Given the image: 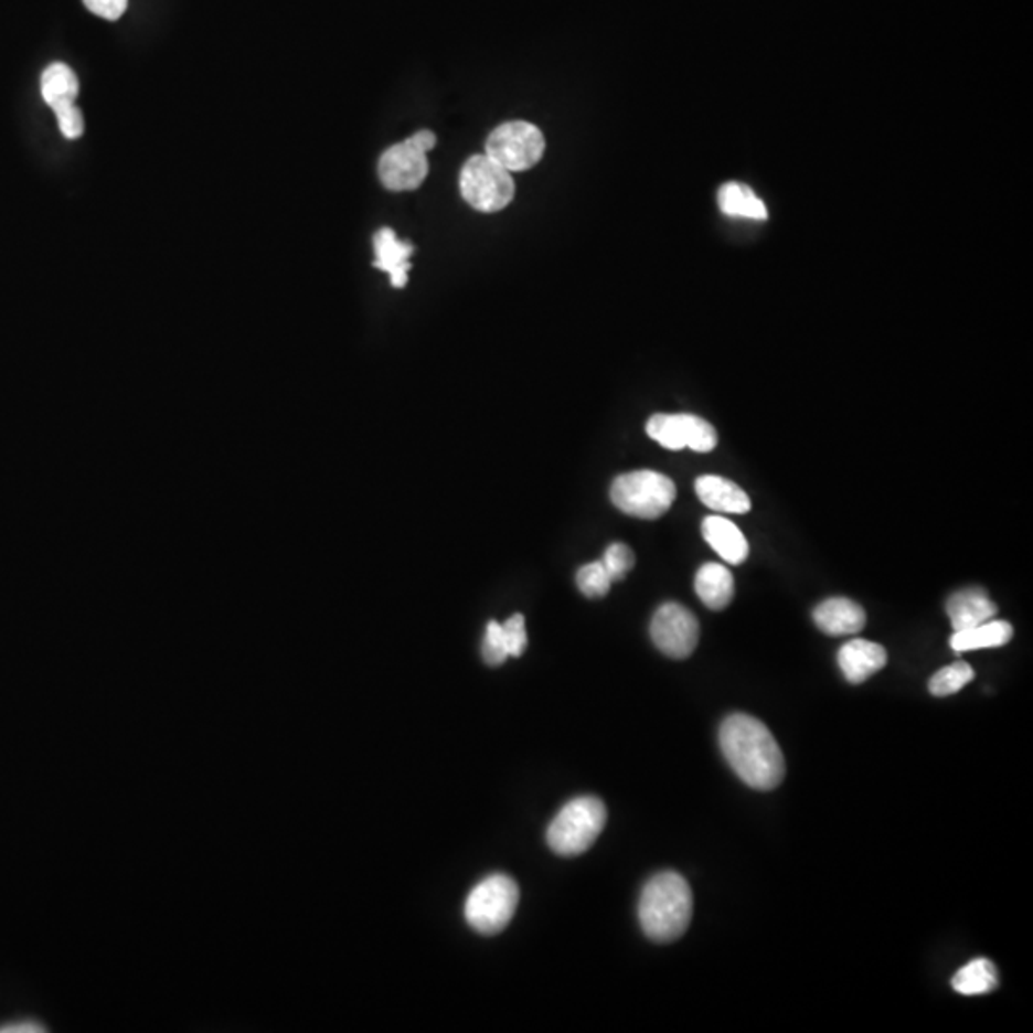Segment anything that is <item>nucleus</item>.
Instances as JSON below:
<instances>
[{"mask_svg":"<svg viewBox=\"0 0 1033 1033\" xmlns=\"http://www.w3.org/2000/svg\"><path fill=\"white\" fill-rule=\"evenodd\" d=\"M720 748L739 775L741 781L756 790H774L785 777L781 746L760 720L748 714H732L720 727Z\"/></svg>","mask_w":1033,"mask_h":1033,"instance_id":"f257e3e1","label":"nucleus"},{"mask_svg":"<svg viewBox=\"0 0 1033 1033\" xmlns=\"http://www.w3.org/2000/svg\"><path fill=\"white\" fill-rule=\"evenodd\" d=\"M639 925L659 944L682 938L693 917V894L680 873L664 871L643 886L639 897Z\"/></svg>","mask_w":1033,"mask_h":1033,"instance_id":"f03ea898","label":"nucleus"},{"mask_svg":"<svg viewBox=\"0 0 1033 1033\" xmlns=\"http://www.w3.org/2000/svg\"><path fill=\"white\" fill-rule=\"evenodd\" d=\"M607 823L605 803L596 797L574 798L547 827V844L555 854L581 855L592 848Z\"/></svg>","mask_w":1033,"mask_h":1033,"instance_id":"7ed1b4c3","label":"nucleus"},{"mask_svg":"<svg viewBox=\"0 0 1033 1033\" xmlns=\"http://www.w3.org/2000/svg\"><path fill=\"white\" fill-rule=\"evenodd\" d=\"M610 500L626 515L659 519L674 503L675 484L659 471H631L615 479Z\"/></svg>","mask_w":1033,"mask_h":1033,"instance_id":"20e7f679","label":"nucleus"},{"mask_svg":"<svg viewBox=\"0 0 1033 1033\" xmlns=\"http://www.w3.org/2000/svg\"><path fill=\"white\" fill-rule=\"evenodd\" d=\"M519 905V886L505 875H492L477 884L467 896L466 920L484 936L502 933Z\"/></svg>","mask_w":1033,"mask_h":1033,"instance_id":"39448f33","label":"nucleus"},{"mask_svg":"<svg viewBox=\"0 0 1033 1033\" xmlns=\"http://www.w3.org/2000/svg\"><path fill=\"white\" fill-rule=\"evenodd\" d=\"M459 188L464 200L482 213H496L510 205L515 194L511 172L488 156H475L461 169Z\"/></svg>","mask_w":1033,"mask_h":1033,"instance_id":"423d86ee","label":"nucleus"},{"mask_svg":"<svg viewBox=\"0 0 1033 1033\" xmlns=\"http://www.w3.org/2000/svg\"><path fill=\"white\" fill-rule=\"evenodd\" d=\"M545 142L534 125L524 121L505 123L488 137L487 156L508 171H526L544 156Z\"/></svg>","mask_w":1033,"mask_h":1033,"instance_id":"0eeeda50","label":"nucleus"},{"mask_svg":"<svg viewBox=\"0 0 1033 1033\" xmlns=\"http://www.w3.org/2000/svg\"><path fill=\"white\" fill-rule=\"evenodd\" d=\"M43 98L56 114L57 125L65 138L75 140L85 132V119L75 106L79 96V79L70 65L52 64L41 77Z\"/></svg>","mask_w":1033,"mask_h":1033,"instance_id":"6e6552de","label":"nucleus"},{"mask_svg":"<svg viewBox=\"0 0 1033 1033\" xmlns=\"http://www.w3.org/2000/svg\"><path fill=\"white\" fill-rule=\"evenodd\" d=\"M647 435L668 450L691 448L712 452L717 445L716 429L706 419L691 414H657L647 422Z\"/></svg>","mask_w":1033,"mask_h":1033,"instance_id":"1a4fd4ad","label":"nucleus"},{"mask_svg":"<svg viewBox=\"0 0 1033 1033\" xmlns=\"http://www.w3.org/2000/svg\"><path fill=\"white\" fill-rule=\"evenodd\" d=\"M699 620L680 603L660 605L651 620V639L670 659H688L699 643Z\"/></svg>","mask_w":1033,"mask_h":1033,"instance_id":"9d476101","label":"nucleus"},{"mask_svg":"<svg viewBox=\"0 0 1033 1033\" xmlns=\"http://www.w3.org/2000/svg\"><path fill=\"white\" fill-rule=\"evenodd\" d=\"M427 172V153L414 148L408 140L388 148L380 159L381 182L393 192L416 190L424 182Z\"/></svg>","mask_w":1033,"mask_h":1033,"instance_id":"9b49d317","label":"nucleus"},{"mask_svg":"<svg viewBox=\"0 0 1033 1033\" xmlns=\"http://www.w3.org/2000/svg\"><path fill=\"white\" fill-rule=\"evenodd\" d=\"M888 662V653L883 646L867 639H852L840 647L839 667L850 683H863L871 675L883 670Z\"/></svg>","mask_w":1033,"mask_h":1033,"instance_id":"f8f14e48","label":"nucleus"},{"mask_svg":"<svg viewBox=\"0 0 1033 1033\" xmlns=\"http://www.w3.org/2000/svg\"><path fill=\"white\" fill-rule=\"evenodd\" d=\"M946 609L955 631L969 630L998 615V605L991 601L988 592L976 586L955 592L954 596L947 599Z\"/></svg>","mask_w":1033,"mask_h":1033,"instance_id":"ddd939ff","label":"nucleus"},{"mask_svg":"<svg viewBox=\"0 0 1033 1033\" xmlns=\"http://www.w3.org/2000/svg\"><path fill=\"white\" fill-rule=\"evenodd\" d=\"M813 620L827 636H852L863 630L865 610L848 597H831L813 609Z\"/></svg>","mask_w":1033,"mask_h":1033,"instance_id":"4468645a","label":"nucleus"},{"mask_svg":"<svg viewBox=\"0 0 1033 1033\" xmlns=\"http://www.w3.org/2000/svg\"><path fill=\"white\" fill-rule=\"evenodd\" d=\"M696 496L699 500L717 511V513H732V515H743L748 513L753 503L746 496L743 488L737 487L735 482L727 481L724 477L717 475H703L695 482Z\"/></svg>","mask_w":1033,"mask_h":1033,"instance_id":"2eb2a0df","label":"nucleus"},{"mask_svg":"<svg viewBox=\"0 0 1033 1033\" xmlns=\"http://www.w3.org/2000/svg\"><path fill=\"white\" fill-rule=\"evenodd\" d=\"M373 247H375V268L391 276L393 287L406 286L408 280L409 257L414 247L404 244L395 232L391 228H383L373 237Z\"/></svg>","mask_w":1033,"mask_h":1033,"instance_id":"dca6fc26","label":"nucleus"},{"mask_svg":"<svg viewBox=\"0 0 1033 1033\" xmlns=\"http://www.w3.org/2000/svg\"><path fill=\"white\" fill-rule=\"evenodd\" d=\"M703 539L712 550L732 565H741L748 557V542L737 524L720 515L706 516L703 521Z\"/></svg>","mask_w":1033,"mask_h":1033,"instance_id":"f3484780","label":"nucleus"},{"mask_svg":"<svg viewBox=\"0 0 1033 1033\" xmlns=\"http://www.w3.org/2000/svg\"><path fill=\"white\" fill-rule=\"evenodd\" d=\"M699 599L712 610H724L735 596V582L722 563H704L695 576Z\"/></svg>","mask_w":1033,"mask_h":1033,"instance_id":"a211bd4d","label":"nucleus"},{"mask_svg":"<svg viewBox=\"0 0 1033 1033\" xmlns=\"http://www.w3.org/2000/svg\"><path fill=\"white\" fill-rule=\"evenodd\" d=\"M1012 626L1007 620H995L991 618L983 625L975 626L969 630L955 631L949 643L957 653H967L976 649H991V647H1003L1012 639Z\"/></svg>","mask_w":1033,"mask_h":1033,"instance_id":"6ab92c4d","label":"nucleus"},{"mask_svg":"<svg viewBox=\"0 0 1033 1033\" xmlns=\"http://www.w3.org/2000/svg\"><path fill=\"white\" fill-rule=\"evenodd\" d=\"M717 205H720V211L727 216L753 219V221L768 219V209L764 205V201L754 194L750 188L737 184V182H727L720 188Z\"/></svg>","mask_w":1033,"mask_h":1033,"instance_id":"aec40b11","label":"nucleus"},{"mask_svg":"<svg viewBox=\"0 0 1033 1033\" xmlns=\"http://www.w3.org/2000/svg\"><path fill=\"white\" fill-rule=\"evenodd\" d=\"M951 986L961 995H983L998 988V970L988 959H975L954 976Z\"/></svg>","mask_w":1033,"mask_h":1033,"instance_id":"412c9836","label":"nucleus"},{"mask_svg":"<svg viewBox=\"0 0 1033 1033\" xmlns=\"http://www.w3.org/2000/svg\"><path fill=\"white\" fill-rule=\"evenodd\" d=\"M972 678H975V670H972L969 662L957 660L951 667L941 668V670H938V672L930 678L928 691H930L934 696L955 695V693L961 691L967 683L972 682Z\"/></svg>","mask_w":1033,"mask_h":1033,"instance_id":"4be33fe9","label":"nucleus"},{"mask_svg":"<svg viewBox=\"0 0 1033 1033\" xmlns=\"http://www.w3.org/2000/svg\"><path fill=\"white\" fill-rule=\"evenodd\" d=\"M576 584H578V588H581L584 596L589 597V599H597V597L609 594L613 581H610L607 568L603 567L601 561H594V563H588L578 571Z\"/></svg>","mask_w":1033,"mask_h":1033,"instance_id":"5701e85b","label":"nucleus"},{"mask_svg":"<svg viewBox=\"0 0 1033 1033\" xmlns=\"http://www.w3.org/2000/svg\"><path fill=\"white\" fill-rule=\"evenodd\" d=\"M603 567L607 568L609 573L610 581L617 582L622 581L626 574L630 573L633 568V563H636V557L631 553L630 547L626 544H610L607 547V552L603 555Z\"/></svg>","mask_w":1033,"mask_h":1033,"instance_id":"b1692460","label":"nucleus"},{"mask_svg":"<svg viewBox=\"0 0 1033 1033\" xmlns=\"http://www.w3.org/2000/svg\"><path fill=\"white\" fill-rule=\"evenodd\" d=\"M500 626H502L503 646H505L508 654L510 657H521L524 649H526V643H529L523 615H513Z\"/></svg>","mask_w":1033,"mask_h":1033,"instance_id":"393cba45","label":"nucleus"},{"mask_svg":"<svg viewBox=\"0 0 1033 1033\" xmlns=\"http://www.w3.org/2000/svg\"><path fill=\"white\" fill-rule=\"evenodd\" d=\"M508 651H505V646H503L502 639V626L496 620H490L487 626V633H484V641H482V659L490 667H500L505 660H508Z\"/></svg>","mask_w":1033,"mask_h":1033,"instance_id":"a878e982","label":"nucleus"},{"mask_svg":"<svg viewBox=\"0 0 1033 1033\" xmlns=\"http://www.w3.org/2000/svg\"><path fill=\"white\" fill-rule=\"evenodd\" d=\"M83 2L93 14L100 15L109 22L119 20L129 7V0H83Z\"/></svg>","mask_w":1033,"mask_h":1033,"instance_id":"bb28decb","label":"nucleus"},{"mask_svg":"<svg viewBox=\"0 0 1033 1033\" xmlns=\"http://www.w3.org/2000/svg\"><path fill=\"white\" fill-rule=\"evenodd\" d=\"M408 142L412 143L414 148H417V150L424 151V153H427V151L433 150V148H435V143H437V138H435V135H433L430 130H419L417 135H414V137L409 138Z\"/></svg>","mask_w":1033,"mask_h":1033,"instance_id":"cd10ccee","label":"nucleus"},{"mask_svg":"<svg viewBox=\"0 0 1033 1033\" xmlns=\"http://www.w3.org/2000/svg\"><path fill=\"white\" fill-rule=\"evenodd\" d=\"M44 1027L35 1022H22V1024H8L0 1027V1033H41Z\"/></svg>","mask_w":1033,"mask_h":1033,"instance_id":"c85d7f7f","label":"nucleus"}]
</instances>
